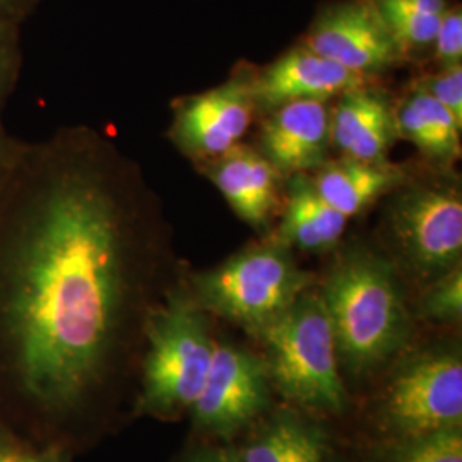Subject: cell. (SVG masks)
Listing matches in <instances>:
<instances>
[{
    "instance_id": "6da1fadb",
    "label": "cell",
    "mask_w": 462,
    "mask_h": 462,
    "mask_svg": "<svg viewBox=\"0 0 462 462\" xmlns=\"http://www.w3.org/2000/svg\"><path fill=\"white\" fill-rule=\"evenodd\" d=\"M105 143L26 146L0 202V322L26 391L78 402L99 379L131 286L137 204Z\"/></svg>"
},
{
    "instance_id": "7a4b0ae2",
    "label": "cell",
    "mask_w": 462,
    "mask_h": 462,
    "mask_svg": "<svg viewBox=\"0 0 462 462\" xmlns=\"http://www.w3.org/2000/svg\"><path fill=\"white\" fill-rule=\"evenodd\" d=\"M349 377L364 379L394 360L411 336L396 267L379 254L353 247L330 267L320 290Z\"/></svg>"
},
{
    "instance_id": "3957f363",
    "label": "cell",
    "mask_w": 462,
    "mask_h": 462,
    "mask_svg": "<svg viewBox=\"0 0 462 462\" xmlns=\"http://www.w3.org/2000/svg\"><path fill=\"white\" fill-rule=\"evenodd\" d=\"M257 339L273 391L309 413L343 414L349 406L336 339L320 291L309 288Z\"/></svg>"
},
{
    "instance_id": "277c9868",
    "label": "cell",
    "mask_w": 462,
    "mask_h": 462,
    "mask_svg": "<svg viewBox=\"0 0 462 462\" xmlns=\"http://www.w3.org/2000/svg\"><path fill=\"white\" fill-rule=\"evenodd\" d=\"M146 356L137 413L173 420L189 413L204 387L216 341L206 312L185 288L171 291L144 324Z\"/></svg>"
},
{
    "instance_id": "5b68a950",
    "label": "cell",
    "mask_w": 462,
    "mask_h": 462,
    "mask_svg": "<svg viewBox=\"0 0 462 462\" xmlns=\"http://www.w3.org/2000/svg\"><path fill=\"white\" fill-rule=\"evenodd\" d=\"M314 276L300 269L290 247L278 240L247 248L192 280V297L204 312L226 319L257 336L276 320Z\"/></svg>"
},
{
    "instance_id": "8992f818",
    "label": "cell",
    "mask_w": 462,
    "mask_h": 462,
    "mask_svg": "<svg viewBox=\"0 0 462 462\" xmlns=\"http://www.w3.org/2000/svg\"><path fill=\"white\" fill-rule=\"evenodd\" d=\"M375 425L387 440L462 427L461 349L430 346L402 360L377 399Z\"/></svg>"
},
{
    "instance_id": "52a82bcc",
    "label": "cell",
    "mask_w": 462,
    "mask_h": 462,
    "mask_svg": "<svg viewBox=\"0 0 462 462\" xmlns=\"http://www.w3.org/2000/svg\"><path fill=\"white\" fill-rule=\"evenodd\" d=\"M387 213L399 261L416 280L430 284L461 265L462 196L457 183L406 185L397 190Z\"/></svg>"
},
{
    "instance_id": "ba28073f",
    "label": "cell",
    "mask_w": 462,
    "mask_h": 462,
    "mask_svg": "<svg viewBox=\"0 0 462 462\" xmlns=\"http://www.w3.org/2000/svg\"><path fill=\"white\" fill-rule=\"evenodd\" d=\"M271 394L263 356L231 343H216L204 387L189 411L194 430L228 442L267 413Z\"/></svg>"
},
{
    "instance_id": "9c48e42d",
    "label": "cell",
    "mask_w": 462,
    "mask_h": 462,
    "mask_svg": "<svg viewBox=\"0 0 462 462\" xmlns=\"http://www.w3.org/2000/svg\"><path fill=\"white\" fill-rule=\"evenodd\" d=\"M305 45L319 55L365 78L401 59L394 38L374 0H334L324 4Z\"/></svg>"
},
{
    "instance_id": "30bf717a",
    "label": "cell",
    "mask_w": 462,
    "mask_h": 462,
    "mask_svg": "<svg viewBox=\"0 0 462 462\" xmlns=\"http://www.w3.org/2000/svg\"><path fill=\"white\" fill-rule=\"evenodd\" d=\"M255 101L240 79L183 99L175 112L171 137L190 156L219 158L247 133Z\"/></svg>"
},
{
    "instance_id": "8fae6325",
    "label": "cell",
    "mask_w": 462,
    "mask_h": 462,
    "mask_svg": "<svg viewBox=\"0 0 462 462\" xmlns=\"http://www.w3.org/2000/svg\"><path fill=\"white\" fill-rule=\"evenodd\" d=\"M362 76L319 55L307 45L288 50L250 84L255 105L274 110L300 99L326 101L364 86Z\"/></svg>"
},
{
    "instance_id": "7c38bea8",
    "label": "cell",
    "mask_w": 462,
    "mask_h": 462,
    "mask_svg": "<svg viewBox=\"0 0 462 462\" xmlns=\"http://www.w3.org/2000/svg\"><path fill=\"white\" fill-rule=\"evenodd\" d=\"M330 116L320 99H300L274 108L261 133L265 160L278 171L303 173L326 165Z\"/></svg>"
},
{
    "instance_id": "4fadbf2b",
    "label": "cell",
    "mask_w": 462,
    "mask_h": 462,
    "mask_svg": "<svg viewBox=\"0 0 462 462\" xmlns=\"http://www.w3.org/2000/svg\"><path fill=\"white\" fill-rule=\"evenodd\" d=\"M396 134L389 101L364 86L341 95L330 116V141L353 160L385 163Z\"/></svg>"
},
{
    "instance_id": "5bb4252c",
    "label": "cell",
    "mask_w": 462,
    "mask_h": 462,
    "mask_svg": "<svg viewBox=\"0 0 462 462\" xmlns=\"http://www.w3.org/2000/svg\"><path fill=\"white\" fill-rule=\"evenodd\" d=\"M211 179L231 209L254 228H263L278 204V170L254 149L235 146L211 166Z\"/></svg>"
},
{
    "instance_id": "9a60e30c",
    "label": "cell",
    "mask_w": 462,
    "mask_h": 462,
    "mask_svg": "<svg viewBox=\"0 0 462 462\" xmlns=\"http://www.w3.org/2000/svg\"><path fill=\"white\" fill-rule=\"evenodd\" d=\"M244 462H328L329 433L298 408L278 410L240 448Z\"/></svg>"
},
{
    "instance_id": "2e32d148",
    "label": "cell",
    "mask_w": 462,
    "mask_h": 462,
    "mask_svg": "<svg viewBox=\"0 0 462 462\" xmlns=\"http://www.w3.org/2000/svg\"><path fill=\"white\" fill-rule=\"evenodd\" d=\"M347 219L319 194L312 179L295 173L288 183L278 242L303 252H326L337 245Z\"/></svg>"
},
{
    "instance_id": "e0dca14e",
    "label": "cell",
    "mask_w": 462,
    "mask_h": 462,
    "mask_svg": "<svg viewBox=\"0 0 462 462\" xmlns=\"http://www.w3.org/2000/svg\"><path fill=\"white\" fill-rule=\"evenodd\" d=\"M319 194L341 215L364 213L377 199L397 190L404 182V171L385 163H368L345 158L320 166L312 179Z\"/></svg>"
},
{
    "instance_id": "ac0fdd59",
    "label": "cell",
    "mask_w": 462,
    "mask_h": 462,
    "mask_svg": "<svg viewBox=\"0 0 462 462\" xmlns=\"http://www.w3.org/2000/svg\"><path fill=\"white\" fill-rule=\"evenodd\" d=\"M397 133L431 160L447 165L461 154L462 124L440 101L414 88L394 110Z\"/></svg>"
},
{
    "instance_id": "d6986e66",
    "label": "cell",
    "mask_w": 462,
    "mask_h": 462,
    "mask_svg": "<svg viewBox=\"0 0 462 462\" xmlns=\"http://www.w3.org/2000/svg\"><path fill=\"white\" fill-rule=\"evenodd\" d=\"M374 4L401 55L431 49L448 9L447 0H374Z\"/></svg>"
},
{
    "instance_id": "ffe728a7",
    "label": "cell",
    "mask_w": 462,
    "mask_h": 462,
    "mask_svg": "<svg viewBox=\"0 0 462 462\" xmlns=\"http://www.w3.org/2000/svg\"><path fill=\"white\" fill-rule=\"evenodd\" d=\"M377 462H462V427L387 440L380 447Z\"/></svg>"
},
{
    "instance_id": "44dd1931",
    "label": "cell",
    "mask_w": 462,
    "mask_h": 462,
    "mask_svg": "<svg viewBox=\"0 0 462 462\" xmlns=\"http://www.w3.org/2000/svg\"><path fill=\"white\" fill-rule=\"evenodd\" d=\"M420 315L440 324H456L462 317L461 265L430 282L420 301Z\"/></svg>"
},
{
    "instance_id": "7402d4cb",
    "label": "cell",
    "mask_w": 462,
    "mask_h": 462,
    "mask_svg": "<svg viewBox=\"0 0 462 462\" xmlns=\"http://www.w3.org/2000/svg\"><path fill=\"white\" fill-rule=\"evenodd\" d=\"M435 60L440 69L462 64V11L459 4L448 5L433 42Z\"/></svg>"
},
{
    "instance_id": "603a6c76",
    "label": "cell",
    "mask_w": 462,
    "mask_h": 462,
    "mask_svg": "<svg viewBox=\"0 0 462 462\" xmlns=\"http://www.w3.org/2000/svg\"><path fill=\"white\" fill-rule=\"evenodd\" d=\"M416 89L440 101L462 124V64L440 69L439 74L416 84Z\"/></svg>"
},
{
    "instance_id": "cb8c5ba5",
    "label": "cell",
    "mask_w": 462,
    "mask_h": 462,
    "mask_svg": "<svg viewBox=\"0 0 462 462\" xmlns=\"http://www.w3.org/2000/svg\"><path fill=\"white\" fill-rule=\"evenodd\" d=\"M19 24L0 16V112L16 83L19 69Z\"/></svg>"
},
{
    "instance_id": "d4e9b609",
    "label": "cell",
    "mask_w": 462,
    "mask_h": 462,
    "mask_svg": "<svg viewBox=\"0 0 462 462\" xmlns=\"http://www.w3.org/2000/svg\"><path fill=\"white\" fill-rule=\"evenodd\" d=\"M26 144H19L13 137L2 131L0 127V202L5 194V189L9 180L19 165L23 154H24Z\"/></svg>"
},
{
    "instance_id": "484cf974",
    "label": "cell",
    "mask_w": 462,
    "mask_h": 462,
    "mask_svg": "<svg viewBox=\"0 0 462 462\" xmlns=\"http://www.w3.org/2000/svg\"><path fill=\"white\" fill-rule=\"evenodd\" d=\"M182 462H244L240 450L230 446H219V444H209V446L194 447Z\"/></svg>"
},
{
    "instance_id": "4316f807",
    "label": "cell",
    "mask_w": 462,
    "mask_h": 462,
    "mask_svg": "<svg viewBox=\"0 0 462 462\" xmlns=\"http://www.w3.org/2000/svg\"><path fill=\"white\" fill-rule=\"evenodd\" d=\"M40 0H0V16L21 23L36 9Z\"/></svg>"
},
{
    "instance_id": "83f0119b",
    "label": "cell",
    "mask_w": 462,
    "mask_h": 462,
    "mask_svg": "<svg viewBox=\"0 0 462 462\" xmlns=\"http://www.w3.org/2000/svg\"><path fill=\"white\" fill-rule=\"evenodd\" d=\"M47 457L34 456L28 450L0 444V462H45Z\"/></svg>"
},
{
    "instance_id": "f1b7e54d",
    "label": "cell",
    "mask_w": 462,
    "mask_h": 462,
    "mask_svg": "<svg viewBox=\"0 0 462 462\" xmlns=\"http://www.w3.org/2000/svg\"><path fill=\"white\" fill-rule=\"evenodd\" d=\"M45 462H60V461H57V459H50V457H47V461Z\"/></svg>"
},
{
    "instance_id": "f546056e",
    "label": "cell",
    "mask_w": 462,
    "mask_h": 462,
    "mask_svg": "<svg viewBox=\"0 0 462 462\" xmlns=\"http://www.w3.org/2000/svg\"><path fill=\"white\" fill-rule=\"evenodd\" d=\"M330 462H332V461H330ZM334 462H349V461H345V459H336V461H334Z\"/></svg>"
}]
</instances>
